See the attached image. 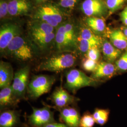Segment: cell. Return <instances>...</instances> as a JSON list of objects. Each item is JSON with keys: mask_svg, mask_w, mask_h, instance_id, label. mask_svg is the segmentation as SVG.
Instances as JSON below:
<instances>
[{"mask_svg": "<svg viewBox=\"0 0 127 127\" xmlns=\"http://www.w3.org/2000/svg\"><path fill=\"white\" fill-rule=\"evenodd\" d=\"M33 18L46 22L56 28L63 23L64 15L58 6L48 3L37 8L34 14Z\"/></svg>", "mask_w": 127, "mask_h": 127, "instance_id": "1", "label": "cell"}, {"mask_svg": "<svg viewBox=\"0 0 127 127\" xmlns=\"http://www.w3.org/2000/svg\"><path fill=\"white\" fill-rule=\"evenodd\" d=\"M76 58L70 53H61L54 55L41 64L38 70L53 72H59L73 66Z\"/></svg>", "mask_w": 127, "mask_h": 127, "instance_id": "2", "label": "cell"}, {"mask_svg": "<svg viewBox=\"0 0 127 127\" xmlns=\"http://www.w3.org/2000/svg\"><path fill=\"white\" fill-rule=\"evenodd\" d=\"M97 80L78 69H72L67 73L66 82L64 85L68 91L75 93L78 90L83 87L94 86Z\"/></svg>", "mask_w": 127, "mask_h": 127, "instance_id": "3", "label": "cell"}, {"mask_svg": "<svg viewBox=\"0 0 127 127\" xmlns=\"http://www.w3.org/2000/svg\"><path fill=\"white\" fill-rule=\"evenodd\" d=\"M55 82V78L53 76L47 75L35 76L28 85V94L32 99H37L49 92Z\"/></svg>", "mask_w": 127, "mask_h": 127, "instance_id": "4", "label": "cell"}, {"mask_svg": "<svg viewBox=\"0 0 127 127\" xmlns=\"http://www.w3.org/2000/svg\"><path fill=\"white\" fill-rule=\"evenodd\" d=\"M7 50L14 57L22 61L31 59L33 56L32 50L30 46L27 41L20 35L14 38Z\"/></svg>", "mask_w": 127, "mask_h": 127, "instance_id": "5", "label": "cell"}, {"mask_svg": "<svg viewBox=\"0 0 127 127\" xmlns=\"http://www.w3.org/2000/svg\"><path fill=\"white\" fill-rule=\"evenodd\" d=\"M29 73L30 67L27 65L20 69L14 74L11 86L14 95L18 101L24 98L25 96L27 91Z\"/></svg>", "mask_w": 127, "mask_h": 127, "instance_id": "6", "label": "cell"}, {"mask_svg": "<svg viewBox=\"0 0 127 127\" xmlns=\"http://www.w3.org/2000/svg\"><path fill=\"white\" fill-rule=\"evenodd\" d=\"M81 9L83 13L87 17L103 18L109 13L104 0H84L82 3Z\"/></svg>", "mask_w": 127, "mask_h": 127, "instance_id": "7", "label": "cell"}, {"mask_svg": "<svg viewBox=\"0 0 127 127\" xmlns=\"http://www.w3.org/2000/svg\"><path fill=\"white\" fill-rule=\"evenodd\" d=\"M28 120L30 124L34 127H43L55 122L53 113L48 107L41 108L32 107V112L29 116Z\"/></svg>", "mask_w": 127, "mask_h": 127, "instance_id": "8", "label": "cell"}, {"mask_svg": "<svg viewBox=\"0 0 127 127\" xmlns=\"http://www.w3.org/2000/svg\"><path fill=\"white\" fill-rule=\"evenodd\" d=\"M20 28L16 24L6 23L0 28V49L1 51L7 49L14 38L20 35Z\"/></svg>", "mask_w": 127, "mask_h": 127, "instance_id": "9", "label": "cell"}, {"mask_svg": "<svg viewBox=\"0 0 127 127\" xmlns=\"http://www.w3.org/2000/svg\"><path fill=\"white\" fill-rule=\"evenodd\" d=\"M55 41L57 49L61 52L72 51L77 49L73 45L67 36L63 23L58 27L56 32Z\"/></svg>", "mask_w": 127, "mask_h": 127, "instance_id": "10", "label": "cell"}, {"mask_svg": "<svg viewBox=\"0 0 127 127\" xmlns=\"http://www.w3.org/2000/svg\"><path fill=\"white\" fill-rule=\"evenodd\" d=\"M8 6L9 14L11 16L28 15L32 9L29 0H9Z\"/></svg>", "mask_w": 127, "mask_h": 127, "instance_id": "11", "label": "cell"}, {"mask_svg": "<svg viewBox=\"0 0 127 127\" xmlns=\"http://www.w3.org/2000/svg\"><path fill=\"white\" fill-rule=\"evenodd\" d=\"M59 108L60 118L64 123L69 127H80V116L76 109L67 106Z\"/></svg>", "mask_w": 127, "mask_h": 127, "instance_id": "12", "label": "cell"}, {"mask_svg": "<svg viewBox=\"0 0 127 127\" xmlns=\"http://www.w3.org/2000/svg\"><path fill=\"white\" fill-rule=\"evenodd\" d=\"M51 100L58 108L68 106L74 103L77 99L62 87L57 88L51 95Z\"/></svg>", "mask_w": 127, "mask_h": 127, "instance_id": "13", "label": "cell"}, {"mask_svg": "<svg viewBox=\"0 0 127 127\" xmlns=\"http://www.w3.org/2000/svg\"><path fill=\"white\" fill-rule=\"evenodd\" d=\"M13 70L9 63L0 61V88L2 89L10 85L13 81Z\"/></svg>", "mask_w": 127, "mask_h": 127, "instance_id": "14", "label": "cell"}, {"mask_svg": "<svg viewBox=\"0 0 127 127\" xmlns=\"http://www.w3.org/2000/svg\"><path fill=\"white\" fill-rule=\"evenodd\" d=\"M115 72V67L113 64L102 62L98 64L95 70L91 77L96 80L112 76Z\"/></svg>", "mask_w": 127, "mask_h": 127, "instance_id": "15", "label": "cell"}, {"mask_svg": "<svg viewBox=\"0 0 127 127\" xmlns=\"http://www.w3.org/2000/svg\"><path fill=\"white\" fill-rule=\"evenodd\" d=\"M19 122V114L17 111L5 110L0 114V127H16Z\"/></svg>", "mask_w": 127, "mask_h": 127, "instance_id": "16", "label": "cell"}, {"mask_svg": "<svg viewBox=\"0 0 127 127\" xmlns=\"http://www.w3.org/2000/svg\"><path fill=\"white\" fill-rule=\"evenodd\" d=\"M18 101L14 95L11 85L1 89L0 91V106L1 109L14 105Z\"/></svg>", "mask_w": 127, "mask_h": 127, "instance_id": "17", "label": "cell"}, {"mask_svg": "<svg viewBox=\"0 0 127 127\" xmlns=\"http://www.w3.org/2000/svg\"><path fill=\"white\" fill-rule=\"evenodd\" d=\"M109 39L111 43L120 50H123L127 48V38L123 31L117 29L110 32Z\"/></svg>", "mask_w": 127, "mask_h": 127, "instance_id": "18", "label": "cell"}, {"mask_svg": "<svg viewBox=\"0 0 127 127\" xmlns=\"http://www.w3.org/2000/svg\"><path fill=\"white\" fill-rule=\"evenodd\" d=\"M55 27L46 22L34 19L29 25L30 33H50L54 32Z\"/></svg>", "mask_w": 127, "mask_h": 127, "instance_id": "19", "label": "cell"}, {"mask_svg": "<svg viewBox=\"0 0 127 127\" xmlns=\"http://www.w3.org/2000/svg\"><path fill=\"white\" fill-rule=\"evenodd\" d=\"M102 49L105 58L110 62L114 61L122 54L121 50L116 48L110 41L107 40L102 42Z\"/></svg>", "mask_w": 127, "mask_h": 127, "instance_id": "20", "label": "cell"}, {"mask_svg": "<svg viewBox=\"0 0 127 127\" xmlns=\"http://www.w3.org/2000/svg\"><path fill=\"white\" fill-rule=\"evenodd\" d=\"M56 32L50 33H30L33 41L40 48L48 47L55 39Z\"/></svg>", "mask_w": 127, "mask_h": 127, "instance_id": "21", "label": "cell"}, {"mask_svg": "<svg viewBox=\"0 0 127 127\" xmlns=\"http://www.w3.org/2000/svg\"><path fill=\"white\" fill-rule=\"evenodd\" d=\"M86 22L88 26L95 32H104L105 29V21L102 18L88 17Z\"/></svg>", "mask_w": 127, "mask_h": 127, "instance_id": "22", "label": "cell"}, {"mask_svg": "<svg viewBox=\"0 0 127 127\" xmlns=\"http://www.w3.org/2000/svg\"><path fill=\"white\" fill-rule=\"evenodd\" d=\"M110 111L108 109L96 108L93 114V116L97 124L103 126L107 122Z\"/></svg>", "mask_w": 127, "mask_h": 127, "instance_id": "23", "label": "cell"}, {"mask_svg": "<svg viewBox=\"0 0 127 127\" xmlns=\"http://www.w3.org/2000/svg\"><path fill=\"white\" fill-rule=\"evenodd\" d=\"M80 37L82 39L88 41H93L102 43V41L100 37L92 32L90 29L87 27H82L80 31Z\"/></svg>", "mask_w": 127, "mask_h": 127, "instance_id": "24", "label": "cell"}, {"mask_svg": "<svg viewBox=\"0 0 127 127\" xmlns=\"http://www.w3.org/2000/svg\"><path fill=\"white\" fill-rule=\"evenodd\" d=\"M102 43L93 41H88L80 38L78 42V48L82 52L86 53L88 50L93 48H98Z\"/></svg>", "mask_w": 127, "mask_h": 127, "instance_id": "25", "label": "cell"}, {"mask_svg": "<svg viewBox=\"0 0 127 127\" xmlns=\"http://www.w3.org/2000/svg\"><path fill=\"white\" fill-rule=\"evenodd\" d=\"M126 0H105L109 13L111 14L120 9Z\"/></svg>", "mask_w": 127, "mask_h": 127, "instance_id": "26", "label": "cell"}, {"mask_svg": "<svg viewBox=\"0 0 127 127\" xmlns=\"http://www.w3.org/2000/svg\"><path fill=\"white\" fill-rule=\"evenodd\" d=\"M95 123V120L89 112H87L82 115L80 119V127H93Z\"/></svg>", "mask_w": 127, "mask_h": 127, "instance_id": "27", "label": "cell"}, {"mask_svg": "<svg viewBox=\"0 0 127 127\" xmlns=\"http://www.w3.org/2000/svg\"><path fill=\"white\" fill-rule=\"evenodd\" d=\"M116 66L118 70L120 71H127V51L122 55L116 61Z\"/></svg>", "mask_w": 127, "mask_h": 127, "instance_id": "28", "label": "cell"}, {"mask_svg": "<svg viewBox=\"0 0 127 127\" xmlns=\"http://www.w3.org/2000/svg\"><path fill=\"white\" fill-rule=\"evenodd\" d=\"M98 64L97 62L92 59H85L82 63V67L87 72H93L97 67Z\"/></svg>", "mask_w": 127, "mask_h": 127, "instance_id": "29", "label": "cell"}, {"mask_svg": "<svg viewBox=\"0 0 127 127\" xmlns=\"http://www.w3.org/2000/svg\"><path fill=\"white\" fill-rule=\"evenodd\" d=\"M88 59L97 61L100 57V52L98 47H94L88 50L86 52Z\"/></svg>", "mask_w": 127, "mask_h": 127, "instance_id": "30", "label": "cell"}, {"mask_svg": "<svg viewBox=\"0 0 127 127\" xmlns=\"http://www.w3.org/2000/svg\"><path fill=\"white\" fill-rule=\"evenodd\" d=\"M9 0H0V18H5L9 14Z\"/></svg>", "mask_w": 127, "mask_h": 127, "instance_id": "31", "label": "cell"}, {"mask_svg": "<svg viewBox=\"0 0 127 127\" xmlns=\"http://www.w3.org/2000/svg\"><path fill=\"white\" fill-rule=\"evenodd\" d=\"M78 0H60L59 5L64 8H72L74 6Z\"/></svg>", "mask_w": 127, "mask_h": 127, "instance_id": "32", "label": "cell"}, {"mask_svg": "<svg viewBox=\"0 0 127 127\" xmlns=\"http://www.w3.org/2000/svg\"><path fill=\"white\" fill-rule=\"evenodd\" d=\"M43 127H69L65 123H49Z\"/></svg>", "mask_w": 127, "mask_h": 127, "instance_id": "33", "label": "cell"}, {"mask_svg": "<svg viewBox=\"0 0 127 127\" xmlns=\"http://www.w3.org/2000/svg\"><path fill=\"white\" fill-rule=\"evenodd\" d=\"M121 17L123 23L127 26V16L121 14Z\"/></svg>", "mask_w": 127, "mask_h": 127, "instance_id": "34", "label": "cell"}, {"mask_svg": "<svg viewBox=\"0 0 127 127\" xmlns=\"http://www.w3.org/2000/svg\"><path fill=\"white\" fill-rule=\"evenodd\" d=\"M121 14L123 15L127 16V7L124 9L123 10V11H122V12L121 13Z\"/></svg>", "mask_w": 127, "mask_h": 127, "instance_id": "35", "label": "cell"}, {"mask_svg": "<svg viewBox=\"0 0 127 127\" xmlns=\"http://www.w3.org/2000/svg\"><path fill=\"white\" fill-rule=\"evenodd\" d=\"M123 32H124V34L125 35V36H126L127 37V27L125 28V29L123 30Z\"/></svg>", "mask_w": 127, "mask_h": 127, "instance_id": "36", "label": "cell"}, {"mask_svg": "<svg viewBox=\"0 0 127 127\" xmlns=\"http://www.w3.org/2000/svg\"><path fill=\"white\" fill-rule=\"evenodd\" d=\"M36 0L38 2H44L47 0Z\"/></svg>", "mask_w": 127, "mask_h": 127, "instance_id": "37", "label": "cell"}, {"mask_svg": "<svg viewBox=\"0 0 127 127\" xmlns=\"http://www.w3.org/2000/svg\"><path fill=\"white\" fill-rule=\"evenodd\" d=\"M22 127H28V126H27V125H23V126Z\"/></svg>", "mask_w": 127, "mask_h": 127, "instance_id": "38", "label": "cell"}]
</instances>
